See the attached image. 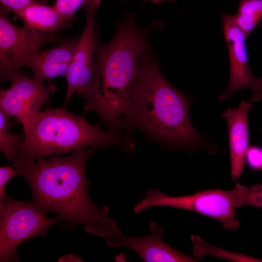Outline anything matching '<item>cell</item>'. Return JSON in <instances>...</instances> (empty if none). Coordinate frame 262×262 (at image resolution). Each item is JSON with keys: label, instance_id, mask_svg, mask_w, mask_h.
<instances>
[{"label": "cell", "instance_id": "6da1fadb", "mask_svg": "<svg viewBox=\"0 0 262 262\" xmlns=\"http://www.w3.org/2000/svg\"><path fill=\"white\" fill-rule=\"evenodd\" d=\"M97 149L83 148L69 155L41 158L15 167L28 183L31 201L43 213L53 212L69 227L82 225L88 233L108 238L121 232L107 214L90 199L86 178L87 161Z\"/></svg>", "mask_w": 262, "mask_h": 262}, {"label": "cell", "instance_id": "7a4b0ae2", "mask_svg": "<svg viewBox=\"0 0 262 262\" xmlns=\"http://www.w3.org/2000/svg\"><path fill=\"white\" fill-rule=\"evenodd\" d=\"M158 20L146 29L135 24L133 14L117 25L107 43H98L95 72L83 96L84 112H95L110 130L127 127L133 93L147 55L151 51L149 36L161 29Z\"/></svg>", "mask_w": 262, "mask_h": 262}, {"label": "cell", "instance_id": "3957f363", "mask_svg": "<svg viewBox=\"0 0 262 262\" xmlns=\"http://www.w3.org/2000/svg\"><path fill=\"white\" fill-rule=\"evenodd\" d=\"M190 103L165 80L151 51L133 93L127 127L137 128L168 145L192 151L202 146L203 139L191 122Z\"/></svg>", "mask_w": 262, "mask_h": 262}, {"label": "cell", "instance_id": "277c9868", "mask_svg": "<svg viewBox=\"0 0 262 262\" xmlns=\"http://www.w3.org/2000/svg\"><path fill=\"white\" fill-rule=\"evenodd\" d=\"M23 131L18 161L13 167L83 148L98 149L114 145L127 147L125 138L117 132L102 130L99 123L91 125L84 117L61 108L40 112Z\"/></svg>", "mask_w": 262, "mask_h": 262}, {"label": "cell", "instance_id": "5b68a950", "mask_svg": "<svg viewBox=\"0 0 262 262\" xmlns=\"http://www.w3.org/2000/svg\"><path fill=\"white\" fill-rule=\"evenodd\" d=\"M244 186L237 183L231 190L209 189L186 196H171L159 190L150 189L146 197L133 208L138 213L151 207H169L188 210L207 215L222 223L226 229H236L240 227L235 210Z\"/></svg>", "mask_w": 262, "mask_h": 262}, {"label": "cell", "instance_id": "8992f818", "mask_svg": "<svg viewBox=\"0 0 262 262\" xmlns=\"http://www.w3.org/2000/svg\"><path fill=\"white\" fill-rule=\"evenodd\" d=\"M31 200L21 201L6 193L0 206V262L18 261L16 248L28 239L44 235L52 225L61 222L48 218Z\"/></svg>", "mask_w": 262, "mask_h": 262}, {"label": "cell", "instance_id": "52a82bcc", "mask_svg": "<svg viewBox=\"0 0 262 262\" xmlns=\"http://www.w3.org/2000/svg\"><path fill=\"white\" fill-rule=\"evenodd\" d=\"M10 11L1 7L0 12V72L2 80L19 71L24 58L43 45L56 43L67 38L18 27L8 18Z\"/></svg>", "mask_w": 262, "mask_h": 262}, {"label": "cell", "instance_id": "ba28073f", "mask_svg": "<svg viewBox=\"0 0 262 262\" xmlns=\"http://www.w3.org/2000/svg\"><path fill=\"white\" fill-rule=\"evenodd\" d=\"M100 2V0H85L82 5L86 16L85 24L65 75L67 82L65 105L75 93L77 96H83L93 78L98 43L96 39L94 20Z\"/></svg>", "mask_w": 262, "mask_h": 262}, {"label": "cell", "instance_id": "9c48e42d", "mask_svg": "<svg viewBox=\"0 0 262 262\" xmlns=\"http://www.w3.org/2000/svg\"><path fill=\"white\" fill-rule=\"evenodd\" d=\"M223 30L227 44L230 65V80L228 87L218 97L223 102L236 91L243 88L250 90V100L255 103L262 100V77H255L248 64L245 33L235 23L232 15L221 16Z\"/></svg>", "mask_w": 262, "mask_h": 262}, {"label": "cell", "instance_id": "30bf717a", "mask_svg": "<svg viewBox=\"0 0 262 262\" xmlns=\"http://www.w3.org/2000/svg\"><path fill=\"white\" fill-rule=\"evenodd\" d=\"M10 86L0 92V111L9 120L15 116L25 128L55 91L54 85L31 78L21 71L9 76Z\"/></svg>", "mask_w": 262, "mask_h": 262}, {"label": "cell", "instance_id": "8fae6325", "mask_svg": "<svg viewBox=\"0 0 262 262\" xmlns=\"http://www.w3.org/2000/svg\"><path fill=\"white\" fill-rule=\"evenodd\" d=\"M150 234L146 237L126 236L121 232L106 239L107 244L115 247H127L137 253L146 262H195L199 260L180 252L163 239L164 229L155 222L149 224Z\"/></svg>", "mask_w": 262, "mask_h": 262}, {"label": "cell", "instance_id": "7c38bea8", "mask_svg": "<svg viewBox=\"0 0 262 262\" xmlns=\"http://www.w3.org/2000/svg\"><path fill=\"white\" fill-rule=\"evenodd\" d=\"M80 37H67L55 47L38 49L23 59L19 65L29 67L33 78L41 81L66 75Z\"/></svg>", "mask_w": 262, "mask_h": 262}, {"label": "cell", "instance_id": "4fadbf2b", "mask_svg": "<svg viewBox=\"0 0 262 262\" xmlns=\"http://www.w3.org/2000/svg\"><path fill=\"white\" fill-rule=\"evenodd\" d=\"M253 105L250 100H243L237 108H229L222 116L227 122L232 180L237 181L242 173L246 154L249 147L248 114Z\"/></svg>", "mask_w": 262, "mask_h": 262}, {"label": "cell", "instance_id": "5bb4252c", "mask_svg": "<svg viewBox=\"0 0 262 262\" xmlns=\"http://www.w3.org/2000/svg\"><path fill=\"white\" fill-rule=\"evenodd\" d=\"M14 14L28 29L49 33H55L72 25L63 18L54 6L45 4L32 3Z\"/></svg>", "mask_w": 262, "mask_h": 262}, {"label": "cell", "instance_id": "9a60e30c", "mask_svg": "<svg viewBox=\"0 0 262 262\" xmlns=\"http://www.w3.org/2000/svg\"><path fill=\"white\" fill-rule=\"evenodd\" d=\"M233 18L247 37L262 21V0H239Z\"/></svg>", "mask_w": 262, "mask_h": 262}, {"label": "cell", "instance_id": "2e32d148", "mask_svg": "<svg viewBox=\"0 0 262 262\" xmlns=\"http://www.w3.org/2000/svg\"><path fill=\"white\" fill-rule=\"evenodd\" d=\"M193 244L192 255L200 260L202 257L211 256L234 262H262V260L245 254L227 251L209 244L197 235H192Z\"/></svg>", "mask_w": 262, "mask_h": 262}, {"label": "cell", "instance_id": "e0dca14e", "mask_svg": "<svg viewBox=\"0 0 262 262\" xmlns=\"http://www.w3.org/2000/svg\"><path fill=\"white\" fill-rule=\"evenodd\" d=\"M9 119L0 111V150L8 160L15 165L19 159V151L24 138L9 131Z\"/></svg>", "mask_w": 262, "mask_h": 262}, {"label": "cell", "instance_id": "ac0fdd59", "mask_svg": "<svg viewBox=\"0 0 262 262\" xmlns=\"http://www.w3.org/2000/svg\"><path fill=\"white\" fill-rule=\"evenodd\" d=\"M243 206H254L262 209V184H255L250 187L244 186L238 208Z\"/></svg>", "mask_w": 262, "mask_h": 262}, {"label": "cell", "instance_id": "d6986e66", "mask_svg": "<svg viewBox=\"0 0 262 262\" xmlns=\"http://www.w3.org/2000/svg\"><path fill=\"white\" fill-rule=\"evenodd\" d=\"M85 0H56L54 7L66 21L75 19L77 11L83 5Z\"/></svg>", "mask_w": 262, "mask_h": 262}, {"label": "cell", "instance_id": "ffe728a7", "mask_svg": "<svg viewBox=\"0 0 262 262\" xmlns=\"http://www.w3.org/2000/svg\"><path fill=\"white\" fill-rule=\"evenodd\" d=\"M245 162L254 170H262V147L249 146L246 154Z\"/></svg>", "mask_w": 262, "mask_h": 262}, {"label": "cell", "instance_id": "44dd1931", "mask_svg": "<svg viewBox=\"0 0 262 262\" xmlns=\"http://www.w3.org/2000/svg\"><path fill=\"white\" fill-rule=\"evenodd\" d=\"M19 175L16 169L13 167L3 166L0 167V206L3 202L6 194L5 186L7 182L16 175Z\"/></svg>", "mask_w": 262, "mask_h": 262}, {"label": "cell", "instance_id": "7402d4cb", "mask_svg": "<svg viewBox=\"0 0 262 262\" xmlns=\"http://www.w3.org/2000/svg\"><path fill=\"white\" fill-rule=\"evenodd\" d=\"M48 0H0L1 7L13 13L34 3L45 4Z\"/></svg>", "mask_w": 262, "mask_h": 262}, {"label": "cell", "instance_id": "603a6c76", "mask_svg": "<svg viewBox=\"0 0 262 262\" xmlns=\"http://www.w3.org/2000/svg\"><path fill=\"white\" fill-rule=\"evenodd\" d=\"M58 262H83V261L76 255L68 254L61 257Z\"/></svg>", "mask_w": 262, "mask_h": 262}, {"label": "cell", "instance_id": "cb8c5ba5", "mask_svg": "<svg viewBox=\"0 0 262 262\" xmlns=\"http://www.w3.org/2000/svg\"><path fill=\"white\" fill-rule=\"evenodd\" d=\"M149 0V1H152L154 3H159V2H162V1H165V0H167V1H171V2H174V0Z\"/></svg>", "mask_w": 262, "mask_h": 262}, {"label": "cell", "instance_id": "d4e9b609", "mask_svg": "<svg viewBox=\"0 0 262 262\" xmlns=\"http://www.w3.org/2000/svg\"></svg>", "mask_w": 262, "mask_h": 262}]
</instances>
